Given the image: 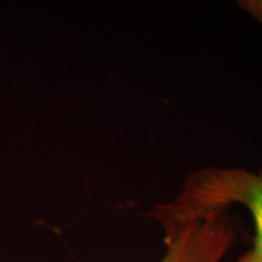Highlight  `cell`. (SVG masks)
Returning <instances> with one entry per match:
<instances>
[{
  "label": "cell",
  "mask_w": 262,
  "mask_h": 262,
  "mask_svg": "<svg viewBox=\"0 0 262 262\" xmlns=\"http://www.w3.org/2000/svg\"><path fill=\"white\" fill-rule=\"evenodd\" d=\"M228 210L210 211L199 220L165 232L166 253L160 262H221L245 235L243 222Z\"/></svg>",
  "instance_id": "cell-2"
},
{
  "label": "cell",
  "mask_w": 262,
  "mask_h": 262,
  "mask_svg": "<svg viewBox=\"0 0 262 262\" xmlns=\"http://www.w3.org/2000/svg\"><path fill=\"white\" fill-rule=\"evenodd\" d=\"M232 204L245 206L255 227L253 247L234 262H262V171L217 166L196 170L173 201L156 204L145 216L168 232L210 211L231 209Z\"/></svg>",
  "instance_id": "cell-1"
},
{
  "label": "cell",
  "mask_w": 262,
  "mask_h": 262,
  "mask_svg": "<svg viewBox=\"0 0 262 262\" xmlns=\"http://www.w3.org/2000/svg\"><path fill=\"white\" fill-rule=\"evenodd\" d=\"M237 4L262 25V0H239Z\"/></svg>",
  "instance_id": "cell-3"
}]
</instances>
